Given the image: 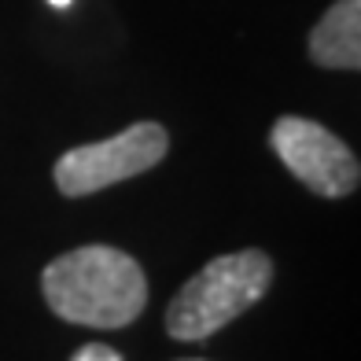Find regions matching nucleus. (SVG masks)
Masks as SVG:
<instances>
[{
  "label": "nucleus",
  "instance_id": "obj_1",
  "mask_svg": "<svg viewBox=\"0 0 361 361\" xmlns=\"http://www.w3.org/2000/svg\"><path fill=\"white\" fill-rule=\"evenodd\" d=\"M41 291L56 317L85 328H122L147 306V281L137 258L107 243L59 255L44 266Z\"/></svg>",
  "mask_w": 361,
  "mask_h": 361
},
{
  "label": "nucleus",
  "instance_id": "obj_2",
  "mask_svg": "<svg viewBox=\"0 0 361 361\" xmlns=\"http://www.w3.org/2000/svg\"><path fill=\"white\" fill-rule=\"evenodd\" d=\"M273 284V262L262 251L221 255L192 276L166 306V332L180 343L210 339L262 299Z\"/></svg>",
  "mask_w": 361,
  "mask_h": 361
},
{
  "label": "nucleus",
  "instance_id": "obj_3",
  "mask_svg": "<svg viewBox=\"0 0 361 361\" xmlns=\"http://www.w3.org/2000/svg\"><path fill=\"white\" fill-rule=\"evenodd\" d=\"M170 152V133L159 122H137L122 129L118 137L100 144H81L71 147L56 162V185L63 195H92L100 188H111L118 180H129L144 170L159 166Z\"/></svg>",
  "mask_w": 361,
  "mask_h": 361
},
{
  "label": "nucleus",
  "instance_id": "obj_4",
  "mask_svg": "<svg viewBox=\"0 0 361 361\" xmlns=\"http://www.w3.org/2000/svg\"><path fill=\"white\" fill-rule=\"evenodd\" d=\"M269 144L276 159L302 180L310 192L324 195V200H339L357 188L361 166L347 144L336 133H328L324 126L310 118H276Z\"/></svg>",
  "mask_w": 361,
  "mask_h": 361
},
{
  "label": "nucleus",
  "instance_id": "obj_5",
  "mask_svg": "<svg viewBox=\"0 0 361 361\" xmlns=\"http://www.w3.org/2000/svg\"><path fill=\"white\" fill-rule=\"evenodd\" d=\"M310 59L332 71L361 67V0H336L310 34Z\"/></svg>",
  "mask_w": 361,
  "mask_h": 361
},
{
  "label": "nucleus",
  "instance_id": "obj_6",
  "mask_svg": "<svg viewBox=\"0 0 361 361\" xmlns=\"http://www.w3.org/2000/svg\"><path fill=\"white\" fill-rule=\"evenodd\" d=\"M71 361H122V354L104 347V343H85V347H81Z\"/></svg>",
  "mask_w": 361,
  "mask_h": 361
},
{
  "label": "nucleus",
  "instance_id": "obj_7",
  "mask_svg": "<svg viewBox=\"0 0 361 361\" xmlns=\"http://www.w3.org/2000/svg\"><path fill=\"white\" fill-rule=\"evenodd\" d=\"M48 4H56V8H67V4H71V0H48Z\"/></svg>",
  "mask_w": 361,
  "mask_h": 361
}]
</instances>
